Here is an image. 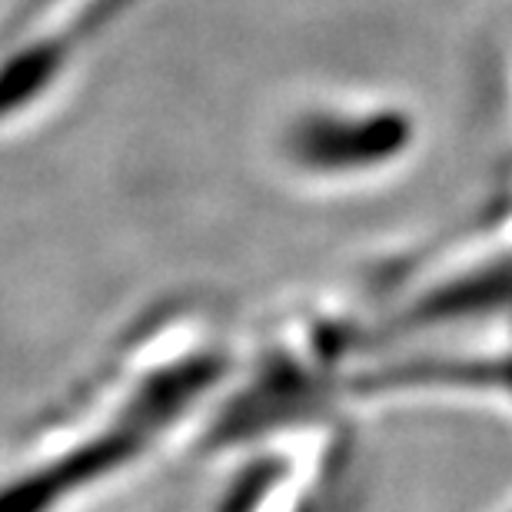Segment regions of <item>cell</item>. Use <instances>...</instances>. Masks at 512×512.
Returning <instances> with one entry per match:
<instances>
[{
	"label": "cell",
	"instance_id": "cell-1",
	"mask_svg": "<svg viewBox=\"0 0 512 512\" xmlns=\"http://www.w3.org/2000/svg\"><path fill=\"white\" fill-rule=\"evenodd\" d=\"M180 396H183L180 389H173L170 383L143 393L117 419L114 429L87 439L84 446L70 449L60 463H50L44 469H37V473L24 476L20 483L0 489V512H50L57 499H64L74 489L90 483V476L107 473V469L120 466L137 449L147 446V439L157 433L163 419L177 413Z\"/></svg>",
	"mask_w": 512,
	"mask_h": 512
}]
</instances>
